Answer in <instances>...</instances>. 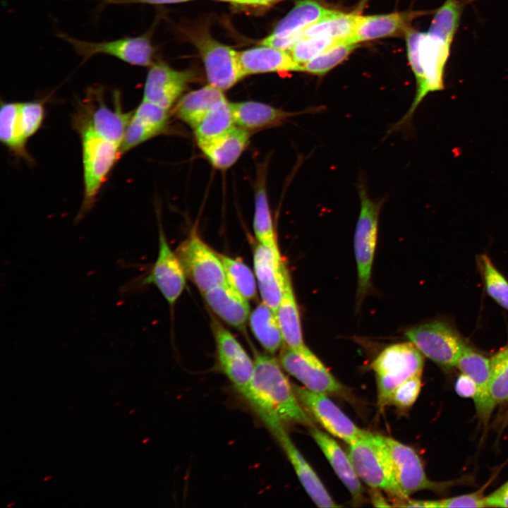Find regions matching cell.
Instances as JSON below:
<instances>
[{
    "instance_id": "1",
    "label": "cell",
    "mask_w": 508,
    "mask_h": 508,
    "mask_svg": "<svg viewBox=\"0 0 508 508\" xmlns=\"http://www.w3.org/2000/svg\"><path fill=\"white\" fill-rule=\"evenodd\" d=\"M254 365L250 387L244 397L267 427L278 421L313 426L276 359L260 353Z\"/></svg>"
},
{
    "instance_id": "2",
    "label": "cell",
    "mask_w": 508,
    "mask_h": 508,
    "mask_svg": "<svg viewBox=\"0 0 508 508\" xmlns=\"http://www.w3.org/2000/svg\"><path fill=\"white\" fill-rule=\"evenodd\" d=\"M423 353L410 341L390 345L372 363L377 384V403L380 409L389 404L396 388L408 378L422 374Z\"/></svg>"
},
{
    "instance_id": "3",
    "label": "cell",
    "mask_w": 508,
    "mask_h": 508,
    "mask_svg": "<svg viewBox=\"0 0 508 508\" xmlns=\"http://www.w3.org/2000/svg\"><path fill=\"white\" fill-rule=\"evenodd\" d=\"M348 456L360 479L373 488L383 489L401 498L384 437L369 432L349 444Z\"/></svg>"
},
{
    "instance_id": "4",
    "label": "cell",
    "mask_w": 508,
    "mask_h": 508,
    "mask_svg": "<svg viewBox=\"0 0 508 508\" xmlns=\"http://www.w3.org/2000/svg\"><path fill=\"white\" fill-rule=\"evenodd\" d=\"M358 191L361 207L354 234V252L358 274L357 299L361 303L370 286L379 216L384 200L370 198L363 181H359Z\"/></svg>"
},
{
    "instance_id": "5",
    "label": "cell",
    "mask_w": 508,
    "mask_h": 508,
    "mask_svg": "<svg viewBox=\"0 0 508 508\" xmlns=\"http://www.w3.org/2000/svg\"><path fill=\"white\" fill-rule=\"evenodd\" d=\"M83 167L84 198L78 218L94 205L96 197L120 155L121 145L89 130L80 131Z\"/></svg>"
},
{
    "instance_id": "6",
    "label": "cell",
    "mask_w": 508,
    "mask_h": 508,
    "mask_svg": "<svg viewBox=\"0 0 508 508\" xmlns=\"http://www.w3.org/2000/svg\"><path fill=\"white\" fill-rule=\"evenodd\" d=\"M405 334L423 355L445 368L456 367L457 359L466 345L454 327L441 320L413 327Z\"/></svg>"
},
{
    "instance_id": "7",
    "label": "cell",
    "mask_w": 508,
    "mask_h": 508,
    "mask_svg": "<svg viewBox=\"0 0 508 508\" xmlns=\"http://www.w3.org/2000/svg\"><path fill=\"white\" fill-rule=\"evenodd\" d=\"M388 448L396 484L401 499L423 490L442 492L459 480L436 482L430 480L421 459L411 447L389 437L383 436Z\"/></svg>"
},
{
    "instance_id": "8",
    "label": "cell",
    "mask_w": 508,
    "mask_h": 508,
    "mask_svg": "<svg viewBox=\"0 0 508 508\" xmlns=\"http://www.w3.org/2000/svg\"><path fill=\"white\" fill-rule=\"evenodd\" d=\"M175 253L186 276L202 294L227 282L219 254H216L197 234H192Z\"/></svg>"
},
{
    "instance_id": "9",
    "label": "cell",
    "mask_w": 508,
    "mask_h": 508,
    "mask_svg": "<svg viewBox=\"0 0 508 508\" xmlns=\"http://www.w3.org/2000/svg\"><path fill=\"white\" fill-rule=\"evenodd\" d=\"M57 36L70 44L83 61L103 54L133 66H151L154 64L155 50L147 35L96 42L78 40L62 32Z\"/></svg>"
},
{
    "instance_id": "10",
    "label": "cell",
    "mask_w": 508,
    "mask_h": 508,
    "mask_svg": "<svg viewBox=\"0 0 508 508\" xmlns=\"http://www.w3.org/2000/svg\"><path fill=\"white\" fill-rule=\"evenodd\" d=\"M203 61L209 84L226 90L245 76L238 57V52L210 37L200 34L193 37Z\"/></svg>"
},
{
    "instance_id": "11",
    "label": "cell",
    "mask_w": 508,
    "mask_h": 508,
    "mask_svg": "<svg viewBox=\"0 0 508 508\" xmlns=\"http://www.w3.org/2000/svg\"><path fill=\"white\" fill-rule=\"evenodd\" d=\"M294 393L303 408L332 435L348 445L367 431L356 425L324 393L292 385Z\"/></svg>"
},
{
    "instance_id": "12",
    "label": "cell",
    "mask_w": 508,
    "mask_h": 508,
    "mask_svg": "<svg viewBox=\"0 0 508 508\" xmlns=\"http://www.w3.org/2000/svg\"><path fill=\"white\" fill-rule=\"evenodd\" d=\"M96 104L89 100L78 109L74 121L77 129L91 131L121 146L133 112L122 110L119 95L114 109L104 103L100 95H96Z\"/></svg>"
},
{
    "instance_id": "13",
    "label": "cell",
    "mask_w": 508,
    "mask_h": 508,
    "mask_svg": "<svg viewBox=\"0 0 508 508\" xmlns=\"http://www.w3.org/2000/svg\"><path fill=\"white\" fill-rule=\"evenodd\" d=\"M219 365L236 389L245 397L254 373V361L235 337L219 322H213Z\"/></svg>"
},
{
    "instance_id": "14",
    "label": "cell",
    "mask_w": 508,
    "mask_h": 508,
    "mask_svg": "<svg viewBox=\"0 0 508 508\" xmlns=\"http://www.w3.org/2000/svg\"><path fill=\"white\" fill-rule=\"evenodd\" d=\"M186 277L176 253L171 249L164 231L159 228L157 258L142 283L155 285L172 306L185 288Z\"/></svg>"
},
{
    "instance_id": "15",
    "label": "cell",
    "mask_w": 508,
    "mask_h": 508,
    "mask_svg": "<svg viewBox=\"0 0 508 508\" xmlns=\"http://www.w3.org/2000/svg\"><path fill=\"white\" fill-rule=\"evenodd\" d=\"M253 265L262 302L276 312L284 294L288 273L279 250L259 243L254 250Z\"/></svg>"
},
{
    "instance_id": "16",
    "label": "cell",
    "mask_w": 508,
    "mask_h": 508,
    "mask_svg": "<svg viewBox=\"0 0 508 508\" xmlns=\"http://www.w3.org/2000/svg\"><path fill=\"white\" fill-rule=\"evenodd\" d=\"M191 79V72L176 71L161 62L153 64L147 72L143 99L169 110Z\"/></svg>"
},
{
    "instance_id": "17",
    "label": "cell",
    "mask_w": 508,
    "mask_h": 508,
    "mask_svg": "<svg viewBox=\"0 0 508 508\" xmlns=\"http://www.w3.org/2000/svg\"><path fill=\"white\" fill-rule=\"evenodd\" d=\"M452 37L433 32H423L419 52L424 73L423 100L428 93L442 90L445 68L449 56Z\"/></svg>"
},
{
    "instance_id": "18",
    "label": "cell",
    "mask_w": 508,
    "mask_h": 508,
    "mask_svg": "<svg viewBox=\"0 0 508 508\" xmlns=\"http://www.w3.org/2000/svg\"><path fill=\"white\" fill-rule=\"evenodd\" d=\"M275 313L286 346L314 366L326 368L303 341L298 308L289 272L284 294Z\"/></svg>"
},
{
    "instance_id": "19",
    "label": "cell",
    "mask_w": 508,
    "mask_h": 508,
    "mask_svg": "<svg viewBox=\"0 0 508 508\" xmlns=\"http://www.w3.org/2000/svg\"><path fill=\"white\" fill-rule=\"evenodd\" d=\"M286 454L304 489L320 507H338L316 473L304 459L287 434L284 423H278L269 428Z\"/></svg>"
},
{
    "instance_id": "20",
    "label": "cell",
    "mask_w": 508,
    "mask_h": 508,
    "mask_svg": "<svg viewBox=\"0 0 508 508\" xmlns=\"http://www.w3.org/2000/svg\"><path fill=\"white\" fill-rule=\"evenodd\" d=\"M456 367L475 382V408L480 422L487 425L494 409L489 393L490 360L466 345L457 359Z\"/></svg>"
},
{
    "instance_id": "21",
    "label": "cell",
    "mask_w": 508,
    "mask_h": 508,
    "mask_svg": "<svg viewBox=\"0 0 508 508\" xmlns=\"http://www.w3.org/2000/svg\"><path fill=\"white\" fill-rule=\"evenodd\" d=\"M424 14L422 11L395 12L368 16H359L356 28L346 41L351 43L373 40L406 34L412 21Z\"/></svg>"
},
{
    "instance_id": "22",
    "label": "cell",
    "mask_w": 508,
    "mask_h": 508,
    "mask_svg": "<svg viewBox=\"0 0 508 508\" xmlns=\"http://www.w3.org/2000/svg\"><path fill=\"white\" fill-rule=\"evenodd\" d=\"M279 363L310 390L324 394L339 393L343 390L342 385L327 368L314 366L287 346L280 352Z\"/></svg>"
},
{
    "instance_id": "23",
    "label": "cell",
    "mask_w": 508,
    "mask_h": 508,
    "mask_svg": "<svg viewBox=\"0 0 508 508\" xmlns=\"http://www.w3.org/2000/svg\"><path fill=\"white\" fill-rule=\"evenodd\" d=\"M245 75L270 72L302 71L288 51L262 45L238 52Z\"/></svg>"
},
{
    "instance_id": "24",
    "label": "cell",
    "mask_w": 508,
    "mask_h": 508,
    "mask_svg": "<svg viewBox=\"0 0 508 508\" xmlns=\"http://www.w3.org/2000/svg\"><path fill=\"white\" fill-rule=\"evenodd\" d=\"M249 138L248 130L236 125L217 138L197 143L212 165L224 170L238 160L247 147Z\"/></svg>"
},
{
    "instance_id": "25",
    "label": "cell",
    "mask_w": 508,
    "mask_h": 508,
    "mask_svg": "<svg viewBox=\"0 0 508 508\" xmlns=\"http://www.w3.org/2000/svg\"><path fill=\"white\" fill-rule=\"evenodd\" d=\"M210 308L231 326L242 329L250 314L248 299L228 282L214 286L203 293Z\"/></svg>"
},
{
    "instance_id": "26",
    "label": "cell",
    "mask_w": 508,
    "mask_h": 508,
    "mask_svg": "<svg viewBox=\"0 0 508 508\" xmlns=\"http://www.w3.org/2000/svg\"><path fill=\"white\" fill-rule=\"evenodd\" d=\"M310 433L354 501H361L363 488L348 454L330 436L319 429L312 426Z\"/></svg>"
},
{
    "instance_id": "27",
    "label": "cell",
    "mask_w": 508,
    "mask_h": 508,
    "mask_svg": "<svg viewBox=\"0 0 508 508\" xmlns=\"http://www.w3.org/2000/svg\"><path fill=\"white\" fill-rule=\"evenodd\" d=\"M231 109L235 124L246 130L281 124L288 117L300 114L254 101L231 103Z\"/></svg>"
},
{
    "instance_id": "28",
    "label": "cell",
    "mask_w": 508,
    "mask_h": 508,
    "mask_svg": "<svg viewBox=\"0 0 508 508\" xmlns=\"http://www.w3.org/2000/svg\"><path fill=\"white\" fill-rule=\"evenodd\" d=\"M222 90L208 85L183 95L176 106L178 117L193 129L220 99Z\"/></svg>"
},
{
    "instance_id": "29",
    "label": "cell",
    "mask_w": 508,
    "mask_h": 508,
    "mask_svg": "<svg viewBox=\"0 0 508 508\" xmlns=\"http://www.w3.org/2000/svg\"><path fill=\"white\" fill-rule=\"evenodd\" d=\"M332 11L313 0L298 1L290 12L277 23L272 34L287 36L303 31Z\"/></svg>"
},
{
    "instance_id": "30",
    "label": "cell",
    "mask_w": 508,
    "mask_h": 508,
    "mask_svg": "<svg viewBox=\"0 0 508 508\" xmlns=\"http://www.w3.org/2000/svg\"><path fill=\"white\" fill-rule=\"evenodd\" d=\"M251 330L259 343L269 353L280 349L284 339L275 312L263 302L250 315Z\"/></svg>"
},
{
    "instance_id": "31",
    "label": "cell",
    "mask_w": 508,
    "mask_h": 508,
    "mask_svg": "<svg viewBox=\"0 0 508 508\" xmlns=\"http://www.w3.org/2000/svg\"><path fill=\"white\" fill-rule=\"evenodd\" d=\"M0 139L16 155L30 159L26 150L25 138L20 115V102H1L0 111Z\"/></svg>"
},
{
    "instance_id": "32",
    "label": "cell",
    "mask_w": 508,
    "mask_h": 508,
    "mask_svg": "<svg viewBox=\"0 0 508 508\" xmlns=\"http://www.w3.org/2000/svg\"><path fill=\"white\" fill-rule=\"evenodd\" d=\"M359 16L332 10L330 13L302 31L303 37L329 36L337 40H347L353 35Z\"/></svg>"
},
{
    "instance_id": "33",
    "label": "cell",
    "mask_w": 508,
    "mask_h": 508,
    "mask_svg": "<svg viewBox=\"0 0 508 508\" xmlns=\"http://www.w3.org/2000/svg\"><path fill=\"white\" fill-rule=\"evenodd\" d=\"M236 126L231 103L226 97L218 101L194 128L197 142L217 138Z\"/></svg>"
},
{
    "instance_id": "34",
    "label": "cell",
    "mask_w": 508,
    "mask_h": 508,
    "mask_svg": "<svg viewBox=\"0 0 508 508\" xmlns=\"http://www.w3.org/2000/svg\"><path fill=\"white\" fill-rule=\"evenodd\" d=\"M253 229L259 243L274 250H279L264 181H258L255 194Z\"/></svg>"
},
{
    "instance_id": "35",
    "label": "cell",
    "mask_w": 508,
    "mask_h": 508,
    "mask_svg": "<svg viewBox=\"0 0 508 508\" xmlns=\"http://www.w3.org/2000/svg\"><path fill=\"white\" fill-rule=\"evenodd\" d=\"M490 398L492 406L508 401V344L490 360Z\"/></svg>"
},
{
    "instance_id": "36",
    "label": "cell",
    "mask_w": 508,
    "mask_h": 508,
    "mask_svg": "<svg viewBox=\"0 0 508 508\" xmlns=\"http://www.w3.org/2000/svg\"><path fill=\"white\" fill-rule=\"evenodd\" d=\"M227 282L246 299L256 296V279L250 268L241 260L219 255Z\"/></svg>"
},
{
    "instance_id": "37",
    "label": "cell",
    "mask_w": 508,
    "mask_h": 508,
    "mask_svg": "<svg viewBox=\"0 0 508 508\" xmlns=\"http://www.w3.org/2000/svg\"><path fill=\"white\" fill-rule=\"evenodd\" d=\"M478 264L486 292L498 305L508 311V280L486 254L478 257Z\"/></svg>"
},
{
    "instance_id": "38",
    "label": "cell",
    "mask_w": 508,
    "mask_h": 508,
    "mask_svg": "<svg viewBox=\"0 0 508 508\" xmlns=\"http://www.w3.org/2000/svg\"><path fill=\"white\" fill-rule=\"evenodd\" d=\"M346 40L328 48L302 66V72L323 75L343 61L358 47Z\"/></svg>"
},
{
    "instance_id": "39",
    "label": "cell",
    "mask_w": 508,
    "mask_h": 508,
    "mask_svg": "<svg viewBox=\"0 0 508 508\" xmlns=\"http://www.w3.org/2000/svg\"><path fill=\"white\" fill-rule=\"evenodd\" d=\"M339 42L341 41L323 35L303 37L288 52L296 62L303 66Z\"/></svg>"
},
{
    "instance_id": "40",
    "label": "cell",
    "mask_w": 508,
    "mask_h": 508,
    "mask_svg": "<svg viewBox=\"0 0 508 508\" xmlns=\"http://www.w3.org/2000/svg\"><path fill=\"white\" fill-rule=\"evenodd\" d=\"M485 486L471 493L433 500H409L402 505L409 507L447 508L485 507L483 492Z\"/></svg>"
},
{
    "instance_id": "41",
    "label": "cell",
    "mask_w": 508,
    "mask_h": 508,
    "mask_svg": "<svg viewBox=\"0 0 508 508\" xmlns=\"http://www.w3.org/2000/svg\"><path fill=\"white\" fill-rule=\"evenodd\" d=\"M20 115L24 135L28 140L37 133L42 124L45 115L43 102H20Z\"/></svg>"
},
{
    "instance_id": "42",
    "label": "cell",
    "mask_w": 508,
    "mask_h": 508,
    "mask_svg": "<svg viewBox=\"0 0 508 508\" xmlns=\"http://www.w3.org/2000/svg\"><path fill=\"white\" fill-rule=\"evenodd\" d=\"M422 374L415 375L400 384L394 391L389 404L406 409L416 401L421 389Z\"/></svg>"
},
{
    "instance_id": "43",
    "label": "cell",
    "mask_w": 508,
    "mask_h": 508,
    "mask_svg": "<svg viewBox=\"0 0 508 508\" xmlns=\"http://www.w3.org/2000/svg\"><path fill=\"white\" fill-rule=\"evenodd\" d=\"M133 116L153 126L162 133L169 120V110L143 99L133 112Z\"/></svg>"
},
{
    "instance_id": "44",
    "label": "cell",
    "mask_w": 508,
    "mask_h": 508,
    "mask_svg": "<svg viewBox=\"0 0 508 508\" xmlns=\"http://www.w3.org/2000/svg\"><path fill=\"white\" fill-rule=\"evenodd\" d=\"M303 37L302 31L287 36H278L271 34L264 39L261 44L288 51Z\"/></svg>"
},
{
    "instance_id": "45",
    "label": "cell",
    "mask_w": 508,
    "mask_h": 508,
    "mask_svg": "<svg viewBox=\"0 0 508 508\" xmlns=\"http://www.w3.org/2000/svg\"><path fill=\"white\" fill-rule=\"evenodd\" d=\"M485 507H508V480L485 497Z\"/></svg>"
},
{
    "instance_id": "46",
    "label": "cell",
    "mask_w": 508,
    "mask_h": 508,
    "mask_svg": "<svg viewBox=\"0 0 508 508\" xmlns=\"http://www.w3.org/2000/svg\"><path fill=\"white\" fill-rule=\"evenodd\" d=\"M455 391L461 397L473 399L476 393V386L470 377L461 373L456 380Z\"/></svg>"
},
{
    "instance_id": "47",
    "label": "cell",
    "mask_w": 508,
    "mask_h": 508,
    "mask_svg": "<svg viewBox=\"0 0 508 508\" xmlns=\"http://www.w3.org/2000/svg\"><path fill=\"white\" fill-rule=\"evenodd\" d=\"M283 0H237V4L251 6H270Z\"/></svg>"
},
{
    "instance_id": "48",
    "label": "cell",
    "mask_w": 508,
    "mask_h": 508,
    "mask_svg": "<svg viewBox=\"0 0 508 508\" xmlns=\"http://www.w3.org/2000/svg\"><path fill=\"white\" fill-rule=\"evenodd\" d=\"M191 1V0H140L138 2L148 4H152V5H160V4L185 2V1Z\"/></svg>"
},
{
    "instance_id": "49",
    "label": "cell",
    "mask_w": 508,
    "mask_h": 508,
    "mask_svg": "<svg viewBox=\"0 0 508 508\" xmlns=\"http://www.w3.org/2000/svg\"><path fill=\"white\" fill-rule=\"evenodd\" d=\"M373 503L376 507H389V504L383 499L381 494L376 492L373 495Z\"/></svg>"
},
{
    "instance_id": "50",
    "label": "cell",
    "mask_w": 508,
    "mask_h": 508,
    "mask_svg": "<svg viewBox=\"0 0 508 508\" xmlns=\"http://www.w3.org/2000/svg\"><path fill=\"white\" fill-rule=\"evenodd\" d=\"M140 0H104L107 3H138Z\"/></svg>"
},
{
    "instance_id": "51",
    "label": "cell",
    "mask_w": 508,
    "mask_h": 508,
    "mask_svg": "<svg viewBox=\"0 0 508 508\" xmlns=\"http://www.w3.org/2000/svg\"><path fill=\"white\" fill-rule=\"evenodd\" d=\"M504 423L508 424V411L507 412L506 416L504 418Z\"/></svg>"
},
{
    "instance_id": "52",
    "label": "cell",
    "mask_w": 508,
    "mask_h": 508,
    "mask_svg": "<svg viewBox=\"0 0 508 508\" xmlns=\"http://www.w3.org/2000/svg\"><path fill=\"white\" fill-rule=\"evenodd\" d=\"M219 1H229V2H233V3L237 4V0H219Z\"/></svg>"
}]
</instances>
